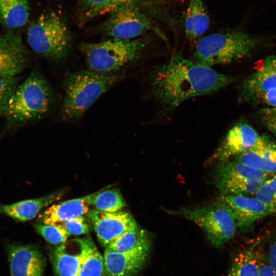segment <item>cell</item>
Wrapping results in <instances>:
<instances>
[{
    "label": "cell",
    "mask_w": 276,
    "mask_h": 276,
    "mask_svg": "<svg viewBox=\"0 0 276 276\" xmlns=\"http://www.w3.org/2000/svg\"><path fill=\"white\" fill-rule=\"evenodd\" d=\"M234 81L211 67L175 54L150 75L151 92L164 106L173 109L190 98L212 94Z\"/></svg>",
    "instance_id": "6da1fadb"
},
{
    "label": "cell",
    "mask_w": 276,
    "mask_h": 276,
    "mask_svg": "<svg viewBox=\"0 0 276 276\" xmlns=\"http://www.w3.org/2000/svg\"><path fill=\"white\" fill-rule=\"evenodd\" d=\"M120 77L116 73H100L90 70L68 74L63 82L64 97L61 118L73 120L81 117Z\"/></svg>",
    "instance_id": "7a4b0ae2"
},
{
    "label": "cell",
    "mask_w": 276,
    "mask_h": 276,
    "mask_svg": "<svg viewBox=\"0 0 276 276\" xmlns=\"http://www.w3.org/2000/svg\"><path fill=\"white\" fill-rule=\"evenodd\" d=\"M54 94L45 78L32 72L12 94L5 114L9 123L21 124L44 117L52 108Z\"/></svg>",
    "instance_id": "3957f363"
},
{
    "label": "cell",
    "mask_w": 276,
    "mask_h": 276,
    "mask_svg": "<svg viewBox=\"0 0 276 276\" xmlns=\"http://www.w3.org/2000/svg\"><path fill=\"white\" fill-rule=\"evenodd\" d=\"M260 43L258 38L244 31L232 30L200 38L194 55L197 62L211 67L246 57Z\"/></svg>",
    "instance_id": "277c9868"
},
{
    "label": "cell",
    "mask_w": 276,
    "mask_h": 276,
    "mask_svg": "<svg viewBox=\"0 0 276 276\" xmlns=\"http://www.w3.org/2000/svg\"><path fill=\"white\" fill-rule=\"evenodd\" d=\"M27 42L38 55L54 61L64 59L72 45V36L65 19L56 12L41 14L29 26Z\"/></svg>",
    "instance_id": "5b68a950"
},
{
    "label": "cell",
    "mask_w": 276,
    "mask_h": 276,
    "mask_svg": "<svg viewBox=\"0 0 276 276\" xmlns=\"http://www.w3.org/2000/svg\"><path fill=\"white\" fill-rule=\"evenodd\" d=\"M148 44L147 38L121 40L110 38L98 43H82L80 49L89 70L114 73L138 59Z\"/></svg>",
    "instance_id": "8992f818"
},
{
    "label": "cell",
    "mask_w": 276,
    "mask_h": 276,
    "mask_svg": "<svg viewBox=\"0 0 276 276\" xmlns=\"http://www.w3.org/2000/svg\"><path fill=\"white\" fill-rule=\"evenodd\" d=\"M195 223L205 232L209 240L219 247L235 235L236 221L229 212L215 203L182 208L176 212Z\"/></svg>",
    "instance_id": "52a82bcc"
},
{
    "label": "cell",
    "mask_w": 276,
    "mask_h": 276,
    "mask_svg": "<svg viewBox=\"0 0 276 276\" xmlns=\"http://www.w3.org/2000/svg\"><path fill=\"white\" fill-rule=\"evenodd\" d=\"M240 101L265 107H276V55L266 57L242 82Z\"/></svg>",
    "instance_id": "ba28073f"
},
{
    "label": "cell",
    "mask_w": 276,
    "mask_h": 276,
    "mask_svg": "<svg viewBox=\"0 0 276 276\" xmlns=\"http://www.w3.org/2000/svg\"><path fill=\"white\" fill-rule=\"evenodd\" d=\"M138 6L124 7L110 14L102 26L103 34L110 38L132 40L152 30L166 40L165 35Z\"/></svg>",
    "instance_id": "9c48e42d"
},
{
    "label": "cell",
    "mask_w": 276,
    "mask_h": 276,
    "mask_svg": "<svg viewBox=\"0 0 276 276\" xmlns=\"http://www.w3.org/2000/svg\"><path fill=\"white\" fill-rule=\"evenodd\" d=\"M215 203L231 213L242 231L249 230L256 222L271 215L262 202L250 195L221 194Z\"/></svg>",
    "instance_id": "30bf717a"
},
{
    "label": "cell",
    "mask_w": 276,
    "mask_h": 276,
    "mask_svg": "<svg viewBox=\"0 0 276 276\" xmlns=\"http://www.w3.org/2000/svg\"><path fill=\"white\" fill-rule=\"evenodd\" d=\"M86 216L98 241L105 247L125 232L139 227L132 215L123 210L104 212L92 209Z\"/></svg>",
    "instance_id": "8fae6325"
},
{
    "label": "cell",
    "mask_w": 276,
    "mask_h": 276,
    "mask_svg": "<svg viewBox=\"0 0 276 276\" xmlns=\"http://www.w3.org/2000/svg\"><path fill=\"white\" fill-rule=\"evenodd\" d=\"M262 135L246 123H238L231 128L224 140L211 157V161L221 162L228 160L254 148Z\"/></svg>",
    "instance_id": "7c38bea8"
},
{
    "label": "cell",
    "mask_w": 276,
    "mask_h": 276,
    "mask_svg": "<svg viewBox=\"0 0 276 276\" xmlns=\"http://www.w3.org/2000/svg\"><path fill=\"white\" fill-rule=\"evenodd\" d=\"M150 245L123 252L106 248L103 256L105 276H133L136 274L147 260Z\"/></svg>",
    "instance_id": "4fadbf2b"
},
{
    "label": "cell",
    "mask_w": 276,
    "mask_h": 276,
    "mask_svg": "<svg viewBox=\"0 0 276 276\" xmlns=\"http://www.w3.org/2000/svg\"><path fill=\"white\" fill-rule=\"evenodd\" d=\"M20 36L11 30L0 36V77H16L28 63Z\"/></svg>",
    "instance_id": "5bb4252c"
},
{
    "label": "cell",
    "mask_w": 276,
    "mask_h": 276,
    "mask_svg": "<svg viewBox=\"0 0 276 276\" xmlns=\"http://www.w3.org/2000/svg\"><path fill=\"white\" fill-rule=\"evenodd\" d=\"M11 276H43L44 258L33 245L12 244L8 247Z\"/></svg>",
    "instance_id": "9a60e30c"
},
{
    "label": "cell",
    "mask_w": 276,
    "mask_h": 276,
    "mask_svg": "<svg viewBox=\"0 0 276 276\" xmlns=\"http://www.w3.org/2000/svg\"><path fill=\"white\" fill-rule=\"evenodd\" d=\"M85 247V238L58 245L50 254L55 276H77Z\"/></svg>",
    "instance_id": "2e32d148"
},
{
    "label": "cell",
    "mask_w": 276,
    "mask_h": 276,
    "mask_svg": "<svg viewBox=\"0 0 276 276\" xmlns=\"http://www.w3.org/2000/svg\"><path fill=\"white\" fill-rule=\"evenodd\" d=\"M66 191L65 189H61L39 198L2 205L0 206V213L18 221H27L35 218L44 208L60 200Z\"/></svg>",
    "instance_id": "e0dca14e"
},
{
    "label": "cell",
    "mask_w": 276,
    "mask_h": 276,
    "mask_svg": "<svg viewBox=\"0 0 276 276\" xmlns=\"http://www.w3.org/2000/svg\"><path fill=\"white\" fill-rule=\"evenodd\" d=\"M236 160L270 175L276 174V141L262 135L254 148L237 156Z\"/></svg>",
    "instance_id": "ac0fdd59"
},
{
    "label": "cell",
    "mask_w": 276,
    "mask_h": 276,
    "mask_svg": "<svg viewBox=\"0 0 276 276\" xmlns=\"http://www.w3.org/2000/svg\"><path fill=\"white\" fill-rule=\"evenodd\" d=\"M87 195L52 204L39 214L42 224H57L71 218L86 215L90 210Z\"/></svg>",
    "instance_id": "d6986e66"
},
{
    "label": "cell",
    "mask_w": 276,
    "mask_h": 276,
    "mask_svg": "<svg viewBox=\"0 0 276 276\" xmlns=\"http://www.w3.org/2000/svg\"><path fill=\"white\" fill-rule=\"evenodd\" d=\"M145 0H80L78 19L83 25L96 17L111 14L121 8L139 6Z\"/></svg>",
    "instance_id": "ffe728a7"
},
{
    "label": "cell",
    "mask_w": 276,
    "mask_h": 276,
    "mask_svg": "<svg viewBox=\"0 0 276 276\" xmlns=\"http://www.w3.org/2000/svg\"><path fill=\"white\" fill-rule=\"evenodd\" d=\"M210 24V17L203 0H189L185 15L186 34L193 42L197 41L207 31Z\"/></svg>",
    "instance_id": "44dd1931"
},
{
    "label": "cell",
    "mask_w": 276,
    "mask_h": 276,
    "mask_svg": "<svg viewBox=\"0 0 276 276\" xmlns=\"http://www.w3.org/2000/svg\"><path fill=\"white\" fill-rule=\"evenodd\" d=\"M30 11L29 0H0V24L10 30L22 27Z\"/></svg>",
    "instance_id": "7402d4cb"
},
{
    "label": "cell",
    "mask_w": 276,
    "mask_h": 276,
    "mask_svg": "<svg viewBox=\"0 0 276 276\" xmlns=\"http://www.w3.org/2000/svg\"><path fill=\"white\" fill-rule=\"evenodd\" d=\"M271 175L252 168L237 160L225 161L217 168L214 177L215 183L232 179H267Z\"/></svg>",
    "instance_id": "603a6c76"
},
{
    "label": "cell",
    "mask_w": 276,
    "mask_h": 276,
    "mask_svg": "<svg viewBox=\"0 0 276 276\" xmlns=\"http://www.w3.org/2000/svg\"><path fill=\"white\" fill-rule=\"evenodd\" d=\"M85 247L77 276H105L103 256L91 238L85 237Z\"/></svg>",
    "instance_id": "cb8c5ba5"
},
{
    "label": "cell",
    "mask_w": 276,
    "mask_h": 276,
    "mask_svg": "<svg viewBox=\"0 0 276 276\" xmlns=\"http://www.w3.org/2000/svg\"><path fill=\"white\" fill-rule=\"evenodd\" d=\"M87 195V201L90 206L97 211L115 212L126 206L125 200L120 191L116 188L105 189Z\"/></svg>",
    "instance_id": "d4e9b609"
},
{
    "label": "cell",
    "mask_w": 276,
    "mask_h": 276,
    "mask_svg": "<svg viewBox=\"0 0 276 276\" xmlns=\"http://www.w3.org/2000/svg\"><path fill=\"white\" fill-rule=\"evenodd\" d=\"M255 245L239 252L233 260L227 276H259L261 265Z\"/></svg>",
    "instance_id": "484cf974"
},
{
    "label": "cell",
    "mask_w": 276,
    "mask_h": 276,
    "mask_svg": "<svg viewBox=\"0 0 276 276\" xmlns=\"http://www.w3.org/2000/svg\"><path fill=\"white\" fill-rule=\"evenodd\" d=\"M148 245H151V242L147 232L139 227L136 229L125 232L110 243L105 248L123 252Z\"/></svg>",
    "instance_id": "4316f807"
},
{
    "label": "cell",
    "mask_w": 276,
    "mask_h": 276,
    "mask_svg": "<svg viewBox=\"0 0 276 276\" xmlns=\"http://www.w3.org/2000/svg\"><path fill=\"white\" fill-rule=\"evenodd\" d=\"M266 179H232L215 183L221 195H255L257 190Z\"/></svg>",
    "instance_id": "83f0119b"
},
{
    "label": "cell",
    "mask_w": 276,
    "mask_h": 276,
    "mask_svg": "<svg viewBox=\"0 0 276 276\" xmlns=\"http://www.w3.org/2000/svg\"><path fill=\"white\" fill-rule=\"evenodd\" d=\"M36 231L47 242L54 245H60L67 241L68 235L59 223L36 224Z\"/></svg>",
    "instance_id": "f1b7e54d"
},
{
    "label": "cell",
    "mask_w": 276,
    "mask_h": 276,
    "mask_svg": "<svg viewBox=\"0 0 276 276\" xmlns=\"http://www.w3.org/2000/svg\"><path fill=\"white\" fill-rule=\"evenodd\" d=\"M269 178L260 186L254 195L267 207L271 215H276V187Z\"/></svg>",
    "instance_id": "f546056e"
},
{
    "label": "cell",
    "mask_w": 276,
    "mask_h": 276,
    "mask_svg": "<svg viewBox=\"0 0 276 276\" xmlns=\"http://www.w3.org/2000/svg\"><path fill=\"white\" fill-rule=\"evenodd\" d=\"M18 85L16 77H0V116H5L9 101Z\"/></svg>",
    "instance_id": "4dcf8cb0"
},
{
    "label": "cell",
    "mask_w": 276,
    "mask_h": 276,
    "mask_svg": "<svg viewBox=\"0 0 276 276\" xmlns=\"http://www.w3.org/2000/svg\"><path fill=\"white\" fill-rule=\"evenodd\" d=\"M70 235H81L88 234L91 227L86 215L76 217L59 223Z\"/></svg>",
    "instance_id": "1f68e13d"
},
{
    "label": "cell",
    "mask_w": 276,
    "mask_h": 276,
    "mask_svg": "<svg viewBox=\"0 0 276 276\" xmlns=\"http://www.w3.org/2000/svg\"><path fill=\"white\" fill-rule=\"evenodd\" d=\"M258 116L263 125L276 136V107L262 108Z\"/></svg>",
    "instance_id": "d6a6232c"
},
{
    "label": "cell",
    "mask_w": 276,
    "mask_h": 276,
    "mask_svg": "<svg viewBox=\"0 0 276 276\" xmlns=\"http://www.w3.org/2000/svg\"><path fill=\"white\" fill-rule=\"evenodd\" d=\"M268 259L269 264L276 270V236L269 250Z\"/></svg>",
    "instance_id": "836d02e7"
},
{
    "label": "cell",
    "mask_w": 276,
    "mask_h": 276,
    "mask_svg": "<svg viewBox=\"0 0 276 276\" xmlns=\"http://www.w3.org/2000/svg\"><path fill=\"white\" fill-rule=\"evenodd\" d=\"M259 276H276V270L270 265L260 266Z\"/></svg>",
    "instance_id": "e575fe53"
},
{
    "label": "cell",
    "mask_w": 276,
    "mask_h": 276,
    "mask_svg": "<svg viewBox=\"0 0 276 276\" xmlns=\"http://www.w3.org/2000/svg\"><path fill=\"white\" fill-rule=\"evenodd\" d=\"M271 182L276 187V174H274L269 178Z\"/></svg>",
    "instance_id": "d590c367"
}]
</instances>
